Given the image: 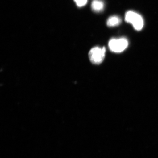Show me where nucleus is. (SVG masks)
<instances>
[{"mask_svg":"<svg viewBox=\"0 0 158 158\" xmlns=\"http://www.w3.org/2000/svg\"><path fill=\"white\" fill-rule=\"evenodd\" d=\"M125 20L126 22L131 23L136 30L141 31L143 28L144 22L143 17L135 11H127L125 15Z\"/></svg>","mask_w":158,"mask_h":158,"instance_id":"nucleus-1","label":"nucleus"},{"mask_svg":"<svg viewBox=\"0 0 158 158\" xmlns=\"http://www.w3.org/2000/svg\"><path fill=\"white\" fill-rule=\"evenodd\" d=\"M106 48L105 47H96L90 49L89 58L92 64H98L103 62L105 56Z\"/></svg>","mask_w":158,"mask_h":158,"instance_id":"nucleus-2","label":"nucleus"},{"mask_svg":"<svg viewBox=\"0 0 158 158\" xmlns=\"http://www.w3.org/2000/svg\"><path fill=\"white\" fill-rule=\"evenodd\" d=\"M128 45L127 40L124 37L110 39L108 43L110 50L115 53L123 52L127 48Z\"/></svg>","mask_w":158,"mask_h":158,"instance_id":"nucleus-3","label":"nucleus"},{"mask_svg":"<svg viewBox=\"0 0 158 158\" xmlns=\"http://www.w3.org/2000/svg\"><path fill=\"white\" fill-rule=\"evenodd\" d=\"M91 7L93 10L96 12L102 11L104 9V3L102 0H93Z\"/></svg>","mask_w":158,"mask_h":158,"instance_id":"nucleus-4","label":"nucleus"},{"mask_svg":"<svg viewBox=\"0 0 158 158\" xmlns=\"http://www.w3.org/2000/svg\"><path fill=\"white\" fill-rule=\"evenodd\" d=\"M122 19L116 15L112 16L109 17L106 22V24L109 27L117 26L121 23Z\"/></svg>","mask_w":158,"mask_h":158,"instance_id":"nucleus-5","label":"nucleus"},{"mask_svg":"<svg viewBox=\"0 0 158 158\" xmlns=\"http://www.w3.org/2000/svg\"><path fill=\"white\" fill-rule=\"evenodd\" d=\"M74 1L79 7L84 6L88 2V0H74Z\"/></svg>","mask_w":158,"mask_h":158,"instance_id":"nucleus-6","label":"nucleus"}]
</instances>
